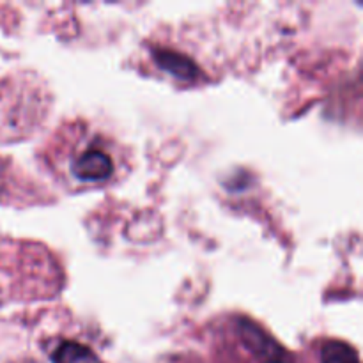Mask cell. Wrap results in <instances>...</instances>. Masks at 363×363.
Returning <instances> with one entry per match:
<instances>
[{
  "mask_svg": "<svg viewBox=\"0 0 363 363\" xmlns=\"http://www.w3.org/2000/svg\"><path fill=\"white\" fill-rule=\"evenodd\" d=\"M71 172L77 179L91 181H106L113 172V162L101 149H87L71 163Z\"/></svg>",
  "mask_w": 363,
  "mask_h": 363,
  "instance_id": "1",
  "label": "cell"
},
{
  "mask_svg": "<svg viewBox=\"0 0 363 363\" xmlns=\"http://www.w3.org/2000/svg\"><path fill=\"white\" fill-rule=\"evenodd\" d=\"M264 363H289V362H286L284 358H279V357H269Z\"/></svg>",
  "mask_w": 363,
  "mask_h": 363,
  "instance_id": "5",
  "label": "cell"
},
{
  "mask_svg": "<svg viewBox=\"0 0 363 363\" xmlns=\"http://www.w3.org/2000/svg\"><path fill=\"white\" fill-rule=\"evenodd\" d=\"M323 363H360L357 353L347 344L339 342V340H330L321 350Z\"/></svg>",
  "mask_w": 363,
  "mask_h": 363,
  "instance_id": "4",
  "label": "cell"
},
{
  "mask_svg": "<svg viewBox=\"0 0 363 363\" xmlns=\"http://www.w3.org/2000/svg\"><path fill=\"white\" fill-rule=\"evenodd\" d=\"M155 60L162 69L179 80H194L199 71L194 60L170 50H155Z\"/></svg>",
  "mask_w": 363,
  "mask_h": 363,
  "instance_id": "2",
  "label": "cell"
},
{
  "mask_svg": "<svg viewBox=\"0 0 363 363\" xmlns=\"http://www.w3.org/2000/svg\"><path fill=\"white\" fill-rule=\"evenodd\" d=\"M53 363H101L94 351L89 350L84 344L66 340L55 350L52 357Z\"/></svg>",
  "mask_w": 363,
  "mask_h": 363,
  "instance_id": "3",
  "label": "cell"
}]
</instances>
